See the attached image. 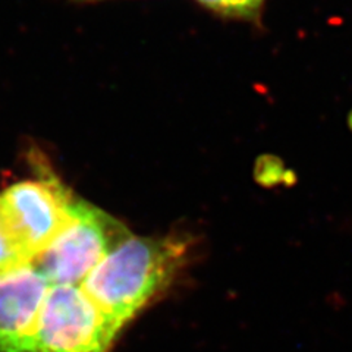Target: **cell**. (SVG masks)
<instances>
[{
  "mask_svg": "<svg viewBox=\"0 0 352 352\" xmlns=\"http://www.w3.org/2000/svg\"><path fill=\"white\" fill-rule=\"evenodd\" d=\"M192 2L216 18L261 27L269 0H192Z\"/></svg>",
  "mask_w": 352,
  "mask_h": 352,
  "instance_id": "cell-6",
  "label": "cell"
},
{
  "mask_svg": "<svg viewBox=\"0 0 352 352\" xmlns=\"http://www.w3.org/2000/svg\"><path fill=\"white\" fill-rule=\"evenodd\" d=\"M176 236H129L88 274L82 289L119 329L172 282L186 256Z\"/></svg>",
  "mask_w": 352,
  "mask_h": 352,
  "instance_id": "cell-1",
  "label": "cell"
},
{
  "mask_svg": "<svg viewBox=\"0 0 352 352\" xmlns=\"http://www.w3.org/2000/svg\"><path fill=\"white\" fill-rule=\"evenodd\" d=\"M74 5H80V6H87V5H97L102 2H110V0H69Z\"/></svg>",
  "mask_w": 352,
  "mask_h": 352,
  "instance_id": "cell-8",
  "label": "cell"
},
{
  "mask_svg": "<svg viewBox=\"0 0 352 352\" xmlns=\"http://www.w3.org/2000/svg\"><path fill=\"white\" fill-rule=\"evenodd\" d=\"M49 289L34 263L0 274V352H31Z\"/></svg>",
  "mask_w": 352,
  "mask_h": 352,
  "instance_id": "cell-5",
  "label": "cell"
},
{
  "mask_svg": "<svg viewBox=\"0 0 352 352\" xmlns=\"http://www.w3.org/2000/svg\"><path fill=\"white\" fill-rule=\"evenodd\" d=\"M129 236L115 217L75 200L68 223L36 258V266L50 285H82L109 252Z\"/></svg>",
  "mask_w": 352,
  "mask_h": 352,
  "instance_id": "cell-2",
  "label": "cell"
},
{
  "mask_svg": "<svg viewBox=\"0 0 352 352\" xmlns=\"http://www.w3.org/2000/svg\"><path fill=\"white\" fill-rule=\"evenodd\" d=\"M74 201L52 175L12 184L0 192V208L32 261L68 223Z\"/></svg>",
  "mask_w": 352,
  "mask_h": 352,
  "instance_id": "cell-4",
  "label": "cell"
},
{
  "mask_svg": "<svg viewBox=\"0 0 352 352\" xmlns=\"http://www.w3.org/2000/svg\"><path fill=\"white\" fill-rule=\"evenodd\" d=\"M34 263L14 234L12 228L0 208V274Z\"/></svg>",
  "mask_w": 352,
  "mask_h": 352,
  "instance_id": "cell-7",
  "label": "cell"
},
{
  "mask_svg": "<svg viewBox=\"0 0 352 352\" xmlns=\"http://www.w3.org/2000/svg\"><path fill=\"white\" fill-rule=\"evenodd\" d=\"M119 330L81 285H50L31 352H107Z\"/></svg>",
  "mask_w": 352,
  "mask_h": 352,
  "instance_id": "cell-3",
  "label": "cell"
}]
</instances>
